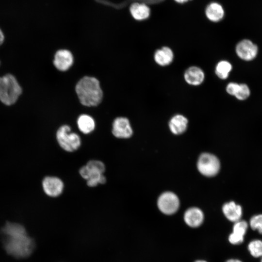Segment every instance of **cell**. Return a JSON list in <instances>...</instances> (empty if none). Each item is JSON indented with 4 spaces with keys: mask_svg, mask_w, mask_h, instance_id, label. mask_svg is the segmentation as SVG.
Listing matches in <instances>:
<instances>
[{
    "mask_svg": "<svg viewBox=\"0 0 262 262\" xmlns=\"http://www.w3.org/2000/svg\"><path fill=\"white\" fill-rule=\"evenodd\" d=\"M23 92V89L14 75L7 73L0 76V101L7 106L15 104Z\"/></svg>",
    "mask_w": 262,
    "mask_h": 262,
    "instance_id": "cell-3",
    "label": "cell"
},
{
    "mask_svg": "<svg viewBox=\"0 0 262 262\" xmlns=\"http://www.w3.org/2000/svg\"><path fill=\"white\" fill-rule=\"evenodd\" d=\"M42 186L44 192L51 197L60 196L64 189V183L58 177L48 176L42 181Z\"/></svg>",
    "mask_w": 262,
    "mask_h": 262,
    "instance_id": "cell-9",
    "label": "cell"
},
{
    "mask_svg": "<svg viewBox=\"0 0 262 262\" xmlns=\"http://www.w3.org/2000/svg\"><path fill=\"white\" fill-rule=\"evenodd\" d=\"M204 215L198 208L192 207L187 209L184 213L183 219L185 224L192 228L200 227L203 222Z\"/></svg>",
    "mask_w": 262,
    "mask_h": 262,
    "instance_id": "cell-12",
    "label": "cell"
},
{
    "mask_svg": "<svg viewBox=\"0 0 262 262\" xmlns=\"http://www.w3.org/2000/svg\"><path fill=\"white\" fill-rule=\"evenodd\" d=\"M80 174L84 179L87 180L89 177V171L86 165L81 168L79 171Z\"/></svg>",
    "mask_w": 262,
    "mask_h": 262,
    "instance_id": "cell-26",
    "label": "cell"
},
{
    "mask_svg": "<svg viewBox=\"0 0 262 262\" xmlns=\"http://www.w3.org/2000/svg\"><path fill=\"white\" fill-rule=\"evenodd\" d=\"M203 70L197 66L188 67L184 73V79L187 83L192 86H198L203 83L205 80Z\"/></svg>",
    "mask_w": 262,
    "mask_h": 262,
    "instance_id": "cell-13",
    "label": "cell"
},
{
    "mask_svg": "<svg viewBox=\"0 0 262 262\" xmlns=\"http://www.w3.org/2000/svg\"></svg>",
    "mask_w": 262,
    "mask_h": 262,
    "instance_id": "cell-33",
    "label": "cell"
},
{
    "mask_svg": "<svg viewBox=\"0 0 262 262\" xmlns=\"http://www.w3.org/2000/svg\"><path fill=\"white\" fill-rule=\"evenodd\" d=\"M5 36L2 30L0 28V47L2 45L4 42Z\"/></svg>",
    "mask_w": 262,
    "mask_h": 262,
    "instance_id": "cell-28",
    "label": "cell"
},
{
    "mask_svg": "<svg viewBox=\"0 0 262 262\" xmlns=\"http://www.w3.org/2000/svg\"><path fill=\"white\" fill-rule=\"evenodd\" d=\"M249 225L253 230H257L262 234V214H259L253 216L250 220Z\"/></svg>",
    "mask_w": 262,
    "mask_h": 262,
    "instance_id": "cell-22",
    "label": "cell"
},
{
    "mask_svg": "<svg viewBox=\"0 0 262 262\" xmlns=\"http://www.w3.org/2000/svg\"><path fill=\"white\" fill-rule=\"evenodd\" d=\"M130 12L134 19L139 21L147 19L150 13V9L146 4L139 2L131 4Z\"/></svg>",
    "mask_w": 262,
    "mask_h": 262,
    "instance_id": "cell-17",
    "label": "cell"
},
{
    "mask_svg": "<svg viewBox=\"0 0 262 262\" xmlns=\"http://www.w3.org/2000/svg\"><path fill=\"white\" fill-rule=\"evenodd\" d=\"M112 133L118 138H129L133 133L129 119L124 117H118L113 121Z\"/></svg>",
    "mask_w": 262,
    "mask_h": 262,
    "instance_id": "cell-7",
    "label": "cell"
},
{
    "mask_svg": "<svg viewBox=\"0 0 262 262\" xmlns=\"http://www.w3.org/2000/svg\"><path fill=\"white\" fill-rule=\"evenodd\" d=\"M75 92L80 103L85 106H97L103 98L100 82L94 77L86 76L80 79L75 86Z\"/></svg>",
    "mask_w": 262,
    "mask_h": 262,
    "instance_id": "cell-2",
    "label": "cell"
},
{
    "mask_svg": "<svg viewBox=\"0 0 262 262\" xmlns=\"http://www.w3.org/2000/svg\"><path fill=\"white\" fill-rule=\"evenodd\" d=\"M194 262H208L204 260H196Z\"/></svg>",
    "mask_w": 262,
    "mask_h": 262,
    "instance_id": "cell-31",
    "label": "cell"
},
{
    "mask_svg": "<svg viewBox=\"0 0 262 262\" xmlns=\"http://www.w3.org/2000/svg\"><path fill=\"white\" fill-rule=\"evenodd\" d=\"M74 62L72 53L66 49L57 50L54 56L53 64L59 71H65L69 69Z\"/></svg>",
    "mask_w": 262,
    "mask_h": 262,
    "instance_id": "cell-8",
    "label": "cell"
},
{
    "mask_svg": "<svg viewBox=\"0 0 262 262\" xmlns=\"http://www.w3.org/2000/svg\"><path fill=\"white\" fill-rule=\"evenodd\" d=\"M1 231L4 235V248L8 254L17 258H23L32 253L34 243L28 236L23 226L8 222Z\"/></svg>",
    "mask_w": 262,
    "mask_h": 262,
    "instance_id": "cell-1",
    "label": "cell"
},
{
    "mask_svg": "<svg viewBox=\"0 0 262 262\" xmlns=\"http://www.w3.org/2000/svg\"><path fill=\"white\" fill-rule=\"evenodd\" d=\"M86 166L90 170L95 171L103 174L105 170L104 164L100 161L91 160L86 164Z\"/></svg>",
    "mask_w": 262,
    "mask_h": 262,
    "instance_id": "cell-23",
    "label": "cell"
},
{
    "mask_svg": "<svg viewBox=\"0 0 262 262\" xmlns=\"http://www.w3.org/2000/svg\"><path fill=\"white\" fill-rule=\"evenodd\" d=\"M197 166L199 172L203 175L212 177L219 172L220 164L215 156L212 154L204 153L199 156Z\"/></svg>",
    "mask_w": 262,
    "mask_h": 262,
    "instance_id": "cell-5",
    "label": "cell"
},
{
    "mask_svg": "<svg viewBox=\"0 0 262 262\" xmlns=\"http://www.w3.org/2000/svg\"><path fill=\"white\" fill-rule=\"evenodd\" d=\"M175 0L178 3H182L184 2H186L190 0Z\"/></svg>",
    "mask_w": 262,
    "mask_h": 262,
    "instance_id": "cell-30",
    "label": "cell"
},
{
    "mask_svg": "<svg viewBox=\"0 0 262 262\" xmlns=\"http://www.w3.org/2000/svg\"><path fill=\"white\" fill-rule=\"evenodd\" d=\"M248 249L251 255L255 258L262 256V241L254 240L248 245Z\"/></svg>",
    "mask_w": 262,
    "mask_h": 262,
    "instance_id": "cell-21",
    "label": "cell"
},
{
    "mask_svg": "<svg viewBox=\"0 0 262 262\" xmlns=\"http://www.w3.org/2000/svg\"><path fill=\"white\" fill-rule=\"evenodd\" d=\"M225 262H242L238 259H230L227 260Z\"/></svg>",
    "mask_w": 262,
    "mask_h": 262,
    "instance_id": "cell-29",
    "label": "cell"
},
{
    "mask_svg": "<svg viewBox=\"0 0 262 262\" xmlns=\"http://www.w3.org/2000/svg\"><path fill=\"white\" fill-rule=\"evenodd\" d=\"M205 13L207 18L213 22L221 20L224 16L222 6L217 2H212L206 7Z\"/></svg>",
    "mask_w": 262,
    "mask_h": 262,
    "instance_id": "cell-18",
    "label": "cell"
},
{
    "mask_svg": "<svg viewBox=\"0 0 262 262\" xmlns=\"http://www.w3.org/2000/svg\"><path fill=\"white\" fill-rule=\"evenodd\" d=\"M188 121L187 118L180 114L174 115L169 122L170 131L175 134L183 133L187 128Z\"/></svg>",
    "mask_w": 262,
    "mask_h": 262,
    "instance_id": "cell-16",
    "label": "cell"
},
{
    "mask_svg": "<svg viewBox=\"0 0 262 262\" xmlns=\"http://www.w3.org/2000/svg\"><path fill=\"white\" fill-rule=\"evenodd\" d=\"M222 212L227 219L232 222L240 220L242 215L241 206L234 201L225 203L222 207Z\"/></svg>",
    "mask_w": 262,
    "mask_h": 262,
    "instance_id": "cell-15",
    "label": "cell"
},
{
    "mask_svg": "<svg viewBox=\"0 0 262 262\" xmlns=\"http://www.w3.org/2000/svg\"><path fill=\"white\" fill-rule=\"evenodd\" d=\"M258 48L251 41L247 39L242 40L236 47V52L242 59L249 61L253 59L257 55Z\"/></svg>",
    "mask_w": 262,
    "mask_h": 262,
    "instance_id": "cell-10",
    "label": "cell"
},
{
    "mask_svg": "<svg viewBox=\"0 0 262 262\" xmlns=\"http://www.w3.org/2000/svg\"><path fill=\"white\" fill-rule=\"evenodd\" d=\"M157 205L159 210L163 213L171 215L178 210L180 201L178 196L174 193L166 192L159 196Z\"/></svg>",
    "mask_w": 262,
    "mask_h": 262,
    "instance_id": "cell-6",
    "label": "cell"
},
{
    "mask_svg": "<svg viewBox=\"0 0 262 262\" xmlns=\"http://www.w3.org/2000/svg\"><path fill=\"white\" fill-rule=\"evenodd\" d=\"M248 228V224L245 220H239L234 222L232 227V231L228 237V241L233 245H237L242 243L244 236Z\"/></svg>",
    "mask_w": 262,
    "mask_h": 262,
    "instance_id": "cell-11",
    "label": "cell"
},
{
    "mask_svg": "<svg viewBox=\"0 0 262 262\" xmlns=\"http://www.w3.org/2000/svg\"><path fill=\"white\" fill-rule=\"evenodd\" d=\"M140 2L144 3L146 4H157L160 2L163 1L164 0H138Z\"/></svg>",
    "mask_w": 262,
    "mask_h": 262,
    "instance_id": "cell-27",
    "label": "cell"
},
{
    "mask_svg": "<svg viewBox=\"0 0 262 262\" xmlns=\"http://www.w3.org/2000/svg\"><path fill=\"white\" fill-rule=\"evenodd\" d=\"M174 58L173 50L167 46H164L157 49L154 54L155 63L161 66H165L171 64Z\"/></svg>",
    "mask_w": 262,
    "mask_h": 262,
    "instance_id": "cell-14",
    "label": "cell"
},
{
    "mask_svg": "<svg viewBox=\"0 0 262 262\" xmlns=\"http://www.w3.org/2000/svg\"><path fill=\"white\" fill-rule=\"evenodd\" d=\"M56 136L59 145L67 152L77 150L81 145L80 137L78 134L71 132L68 125L61 126L57 130Z\"/></svg>",
    "mask_w": 262,
    "mask_h": 262,
    "instance_id": "cell-4",
    "label": "cell"
},
{
    "mask_svg": "<svg viewBox=\"0 0 262 262\" xmlns=\"http://www.w3.org/2000/svg\"><path fill=\"white\" fill-rule=\"evenodd\" d=\"M250 95V90L246 84H240L238 90L234 96L239 100H244L247 98Z\"/></svg>",
    "mask_w": 262,
    "mask_h": 262,
    "instance_id": "cell-24",
    "label": "cell"
},
{
    "mask_svg": "<svg viewBox=\"0 0 262 262\" xmlns=\"http://www.w3.org/2000/svg\"><path fill=\"white\" fill-rule=\"evenodd\" d=\"M232 69L231 64L226 60L218 62L215 67V73L217 77L221 80L226 79Z\"/></svg>",
    "mask_w": 262,
    "mask_h": 262,
    "instance_id": "cell-20",
    "label": "cell"
},
{
    "mask_svg": "<svg viewBox=\"0 0 262 262\" xmlns=\"http://www.w3.org/2000/svg\"><path fill=\"white\" fill-rule=\"evenodd\" d=\"M77 125L79 130L84 134H88L94 131L95 122L91 116L83 114L77 119Z\"/></svg>",
    "mask_w": 262,
    "mask_h": 262,
    "instance_id": "cell-19",
    "label": "cell"
},
{
    "mask_svg": "<svg viewBox=\"0 0 262 262\" xmlns=\"http://www.w3.org/2000/svg\"><path fill=\"white\" fill-rule=\"evenodd\" d=\"M261 262H262V260H261Z\"/></svg>",
    "mask_w": 262,
    "mask_h": 262,
    "instance_id": "cell-32",
    "label": "cell"
},
{
    "mask_svg": "<svg viewBox=\"0 0 262 262\" xmlns=\"http://www.w3.org/2000/svg\"><path fill=\"white\" fill-rule=\"evenodd\" d=\"M239 84L233 82L229 83L226 86L227 92L229 94L234 96L238 90Z\"/></svg>",
    "mask_w": 262,
    "mask_h": 262,
    "instance_id": "cell-25",
    "label": "cell"
}]
</instances>
